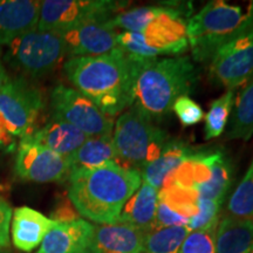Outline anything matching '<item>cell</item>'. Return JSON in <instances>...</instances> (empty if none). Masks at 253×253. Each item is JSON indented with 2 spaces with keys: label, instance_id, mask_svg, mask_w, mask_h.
<instances>
[{
  "label": "cell",
  "instance_id": "1",
  "mask_svg": "<svg viewBox=\"0 0 253 253\" xmlns=\"http://www.w3.org/2000/svg\"><path fill=\"white\" fill-rule=\"evenodd\" d=\"M142 66L118 47L108 54L69 58L63 69L77 90L114 118L134 103L135 82Z\"/></svg>",
  "mask_w": 253,
  "mask_h": 253
},
{
  "label": "cell",
  "instance_id": "2",
  "mask_svg": "<svg viewBox=\"0 0 253 253\" xmlns=\"http://www.w3.org/2000/svg\"><path fill=\"white\" fill-rule=\"evenodd\" d=\"M142 177L118 163L69 175L67 195L80 216L99 224L119 220L123 205L140 188Z\"/></svg>",
  "mask_w": 253,
  "mask_h": 253
},
{
  "label": "cell",
  "instance_id": "3",
  "mask_svg": "<svg viewBox=\"0 0 253 253\" xmlns=\"http://www.w3.org/2000/svg\"><path fill=\"white\" fill-rule=\"evenodd\" d=\"M198 80V69L189 56L155 59L138 71L132 106L154 121L161 120L178 97L194 93Z\"/></svg>",
  "mask_w": 253,
  "mask_h": 253
},
{
  "label": "cell",
  "instance_id": "4",
  "mask_svg": "<svg viewBox=\"0 0 253 253\" xmlns=\"http://www.w3.org/2000/svg\"><path fill=\"white\" fill-rule=\"evenodd\" d=\"M253 26V1L244 7L223 0L204 6L186 21V36L192 58L210 62L214 53Z\"/></svg>",
  "mask_w": 253,
  "mask_h": 253
},
{
  "label": "cell",
  "instance_id": "5",
  "mask_svg": "<svg viewBox=\"0 0 253 253\" xmlns=\"http://www.w3.org/2000/svg\"><path fill=\"white\" fill-rule=\"evenodd\" d=\"M112 137L120 166L140 175L145 167L160 157L170 141L167 131L135 106L119 116Z\"/></svg>",
  "mask_w": 253,
  "mask_h": 253
},
{
  "label": "cell",
  "instance_id": "6",
  "mask_svg": "<svg viewBox=\"0 0 253 253\" xmlns=\"http://www.w3.org/2000/svg\"><path fill=\"white\" fill-rule=\"evenodd\" d=\"M66 55L61 34L36 30L9 42L4 60L18 72L39 78L54 71Z\"/></svg>",
  "mask_w": 253,
  "mask_h": 253
},
{
  "label": "cell",
  "instance_id": "7",
  "mask_svg": "<svg viewBox=\"0 0 253 253\" xmlns=\"http://www.w3.org/2000/svg\"><path fill=\"white\" fill-rule=\"evenodd\" d=\"M114 0H45L41 1L38 31L61 32L88 23H103L128 6Z\"/></svg>",
  "mask_w": 253,
  "mask_h": 253
},
{
  "label": "cell",
  "instance_id": "8",
  "mask_svg": "<svg viewBox=\"0 0 253 253\" xmlns=\"http://www.w3.org/2000/svg\"><path fill=\"white\" fill-rule=\"evenodd\" d=\"M53 118L80 129L89 137L112 136L114 120L74 88L59 84L50 94Z\"/></svg>",
  "mask_w": 253,
  "mask_h": 253
},
{
  "label": "cell",
  "instance_id": "9",
  "mask_svg": "<svg viewBox=\"0 0 253 253\" xmlns=\"http://www.w3.org/2000/svg\"><path fill=\"white\" fill-rule=\"evenodd\" d=\"M42 108L40 90L24 78L8 79L0 88V115L9 132L21 140L34 131V125Z\"/></svg>",
  "mask_w": 253,
  "mask_h": 253
},
{
  "label": "cell",
  "instance_id": "10",
  "mask_svg": "<svg viewBox=\"0 0 253 253\" xmlns=\"http://www.w3.org/2000/svg\"><path fill=\"white\" fill-rule=\"evenodd\" d=\"M211 79L235 90L253 78V26L221 46L210 60Z\"/></svg>",
  "mask_w": 253,
  "mask_h": 253
},
{
  "label": "cell",
  "instance_id": "11",
  "mask_svg": "<svg viewBox=\"0 0 253 253\" xmlns=\"http://www.w3.org/2000/svg\"><path fill=\"white\" fill-rule=\"evenodd\" d=\"M14 169L21 179L36 183L68 181L72 171L68 157L27 142H20Z\"/></svg>",
  "mask_w": 253,
  "mask_h": 253
},
{
  "label": "cell",
  "instance_id": "12",
  "mask_svg": "<svg viewBox=\"0 0 253 253\" xmlns=\"http://www.w3.org/2000/svg\"><path fill=\"white\" fill-rule=\"evenodd\" d=\"M147 45L158 55H173L185 52L189 47L186 36V20L182 9L173 5L163 6L160 14L141 32Z\"/></svg>",
  "mask_w": 253,
  "mask_h": 253
},
{
  "label": "cell",
  "instance_id": "13",
  "mask_svg": "<svg viewBox=\"0 0 253 253\" xmlns=\"http://www.w3.org/2000/svg\"><path fill=\"white\" fill-rule=\"evenodd\" d=\"M60 34L71 58L103 55L118 48V31L110 28L107 21L84 24Z\"/></svg>",
  "mask_w": 253,
  "mask_h": 253
},
{
  "label": "cell",
  "instance_id": "14",
  "mask_svg": "<svg viewBox=\"0 0 253 253\" xmlns=\"http://www.w3.org/2000/svg\"><path fill=\"white\" fill-rule=\"evenodd\" d=\"M145 231L126 221L94 226L89 245L95 253H142Z\"/></svg>",
  "mask_w": 253,
  "mask_h": 253
},
{
  "label": "cell",
  "instance_id": "15",
  "mask_svg": "<svg viewBox=\"0 0 253 253\" xmlns=\"http://www.w3.org/2000/svg\"><path fill=\"white\" fill-rule=\"evenodd\" d=\"M40 7L37 0H0V46L36 31Z\"/></svg>",
  "mask_w": 253,
  "mask_h": 253
},
{
  "label": "cell",
  "instance_id": "16",
  "mask_svg": "<svg viewBox=\"0 0 253 253\" xmlns=\"http://www.w3.org/2000/svg\"><path fill=\"white\" fill-rule=\"evenodd\" d=\"M87 136L80 129L59 120H53L42 128L37 129L31 135L24 137L21 142L33 143L47 148L61 156L69 157L86 142Z\"/></svg>",
  "mask_w": 253,
  "mask_h": 253
},
{
  "label": "cell",
  "instance_id": "17",
  "mask_svg": "<svg viewBox=\"0 0 253 253\" xmlns=\"http://www.w3.org/2000/svg\"><path fill=\"white\" fill-rule=\"evenodd\" d=\"M94 225L80 219L56 224L47 233L37 253H84L89 245Z\"/></svg>",
  "mask_w": 253,
  "mask_h": 253
},
{
  "label": "cell",
  "instance_id": "18",
  "mask_svg": "<svg viewBox=\"0 0 253 253\" xmlns=\"http://www.w3.org/2000/svg\"><path fill=\"white\" fill-rule=\"evenodd\" d=\"M56 224L50 218L28 207L14 210L12 219V240L20 251L31 252L37 249L47 233Z\"/></svg>",
  "mask_w": 253,
  "mask_h": 253
},
{
  "label": "cell",
  "instance_id": "19",
  "mask_svg": "<svg viewBox=\"0 0 253 253\" xmlns=\"http://www.w3.org/2000/svg\"><path fill=\"white\" fill-rule=\"evenodd\" d=\"M205 158L210 166L211 176L207 183L196 189L198 198L223 205L232 185L235 167L231 158L223 150L205 151Z\"/></svg>",
  "mask_w": 253,
  "mask_h": 253
},
{
  "label": "cell",
  "instance_id": "20",
  "mask_svg": "<svg viewBox=\"0 0 253 253\" xmlns=\"http://www.w3.org/2000/svg\"><path fill=\"white\" fill-rule=\"evenodd\" d=\"M253 249V219L225 214L216 229V253H250Z\"/></svg>",
  "mask_w": 253,
  "mask_h": 253
},
{
  "label": "cell",
  "instance_id": "21",
  "mask_svg": "<svg viewBox=\"0 0 253 253\" xmlns=\"http://www.w3.org/2000/svg\"><path fill=\"white\" fill-rule=\"evenodd\" d=\"M158 190L142 181L140 188L123 205L119 220L140 227L145 232L154 227L158 202Z\"/></svg>",
  "mask_w": 253,
  "mask_h": 253
},
{
  "label": "cell",
  "instance_id": "22",
  "mask_svg": "<svg viewBox=\"0 0 253 253\" xmlns=\"http://www.w3.org/2000/svg\"><path fill=\"white\" fill-rule=\"evenodd\" d=\"M195 151L188 144L182 141L170 140L168 142L160 157L149 166L145 167L141 172L142 181L160 190L162 188L164 181L169 175L181 166L182 162L191 156Z\"/></svg>",
  "mask_w": 253,
  "mask_h": 253
},
{
  "label": "cell",
  "instance_id": "23",
  "mask_svg": "<svg viewBox=\"0 0 253 253\" xmlns=\"http://www.w3.org/2000/svg\"><path fill=\"white\" fill-rule=\"evenodd\" d=\"M68 158L71 161V173L95 169L110 163L119 164L112 136L89 137Z\"/></svg>",
  "mask_w": 253,
  "mask_h": 253
},
{
  "label": "cell",
  "instance_id": "24",
  "mask_svg": "<svg viewBox=\"0 0 253 253\" xmlns=\"http://www.w3.org/2000/svg\"><path fill=\"white\" fill-rule=\"evenodd\" d=\"M226 140L249 141L253 136V78L235 97Z\"/></svg>",
  "mask_w": 253,
  "mask_h": 253
},
{
  "label": "cell",
  "instance_id": "25",
  "mask_svg": "<svg viewBox=\"0 0 253 253\" xmlns=\"http://www.w3.org/2000/svg\"><path fill=\"white\" fill-rule=\"evenodd\" d=\"M190 232L186 226H171L145 233L142 253H179Z\"/></svg>",
  "mask_w": 253,
  "mask_h": 253
},
{
  "label": "cell",
  "instance_id": "26",
  "mask_svg": "<svg viewBox=\"0 0 253 253\" xmlns=\"http://www.w3.org/2000/svg\"><path fill=\"white\" fill-rule=\"evenodd\" d=\"M157 199L181 214L186 219H191L198 212V194L196 190L182 189L172 184H164L158 190Z\"/></svg>",
  "mask_w": 253,
  "mask_h": 253
},
{
  "label": "cell",
  "instance_id": "27",
  "mask_svg": "<svg viewBox=\"0 0 253 253\" xmlns=\"http://www.w3.org/2000/svg\"><path fill=\"white\" fill-rule=\"evenodd\" d=\"M227 216L238 219H253V157L246 173L230 196Z\"/></svg>",
  "mask_w": 253,
  "mask_h": 253
},
{
  "label": "cell",
  "instance_id": "28",
  "mask_svg": "<svg viewBox=\"0 0 253 253\" xmlns=\"http://www.w3.org/2000/svg\"><path fill=\"white\" fill-rule=\"evenodd\" d=\"M235 90H226L221 96L212 101L205 115V140L217 138L225 130L235 102Z\"/></svg>",
  "mask_w": 253,
  "mask_h": 253
},
{
  "label": "cell",
  "instance_id": "29",
  "mask_svg": "<svg viewBox=\"0 0 253 253\" xmlns=\"http://www.w3.org/2000/svg\"><path fill=\"white\" fill-rule=\"evenodd\" d=\"M163 6H142L135 7L128 11L120 12L115 17L109 19L107 25L113 30L118 31L119 28L125 32H135L141 33L144 27L150 23L157 14L161 13Z\"/></svg>",
  "mask_w": 253,
  "mask_h": 253
},
{
  "label": "cell",
  "instance_id": "30",
  "mask_svg": "<svg viewBox=\"0 0 253 253\" xmlns=\"http://www.w3.org/2000/svg\"><path fill=\"white\" fill-rule=\"evenodd\" d=\"M118 47L132 61L140 63V65H145V63L160 58L158 53L147 45L141 33L121 32L118 36Z\"/></svg>",
  "mask_w": 253,
  "mask_h": 253
},
{
  "label": "cell",
  "instance_id": "31",
  "mask_svg": "<svg viewBox=\"0 0 253 253\" xmlns=\"http://www.w3.org/2000/svg\"><path fill=\"white\" fill-rule=\"evenodd\" d=\"M217 226L190 231L179 253H216Z\"/></svg>",
  "mask_w": 253,
  "mask_h": 253
},
{
  "label": "cell",
  "instance_id": "32",
  "mask_svg": "<svg viewBox=\"0 0 253 253\" xmlns=\"http://www.w3.org/2000/svg\"><path fill=\"white\" fill-rule=\"evenodd\" d=\"M220 209L221 204L219 203L198 198V212L189 220L186 227L189 231H196L217 226L219 221Z\"/></svg>",
  "mask_w": 253,
  "mask_h": 253
},
{
  "label": "cell",
  "instance_id": "33",
  "mask_svg": "<svg viewBox=\"0 0 253 253\" xmlns=\"http://www.w3.org/2000/svg\"><path fill=\"white\" fill-rule=\"evenodd\" d=\"M172 110L183 126H195L204 119L202 107L190 96L178 97L172 104Z\"/></svg>",
  "mask_w": 253,
  "mask_h": 253
},
{
  "label": "cell",
  "instance_id": "34",
  "mask_svg": "<svg viewBox=\"0 0 253 253\" xmlns=\"http://www.w3.org/2000/svg\"><path fill=\"white\" fill-rule=\"evenodd\" d=\"M189 223V219L182 217L181 214L176 213L167 204L162 202H157L156 216H155L154 227L153 230L164 229V227L171 226H186Z\"/></svg>",
  "mask_w": 253,
  "mask_h": 253
},
{
  "label": "cell",
  "instance_id": "35",
  "mask_svg": "<svg viewBox=\"0 0 253 253\" xmlns=\"http://www.w3.org/2000/svg\"><path fill=\"white\" fill-rule=\"evenodd\" d=\"M50 219L55 223H69V221H74L80 219V214L78 210L75 209L74 204L69 199L68 195L59 196L58 201L55 202L54 208H53L52 213H50Z\"/></svg>",
  "mask_w": 253,
  "mask_h": 253
},
{
  "label": "cell",
  "instance_id": "36",
  "mask_svg": "<svg viewBox=\"0 0 253 253\" xmlns=\"http://www.w3.org/2000/svg\"><path fill=\"white\" fill-rule=\"evenodd\" d=\"M12 219V209L0 196V251L9 244V224Z\"/></svg>",
  "mask_w": 253,
  "mask_h": 253
},
{
  "label": "cell",
  "instance_id": "37",
  "mask_svg": "<svg viewBox=\"0 0 253 253\" xmlns=\"http://www.w3.org/2000/svg\"><path fill=\"white\" fill-rule=\"evenodd\" d=\"M14 136L9 132L7 126L0 115V150L11 151L14 147Z\"/></svg>",
  "mask_w": 253,
  "mask_h": 253
},
{
  "label": "cell",
  "instance_id": "38",
  "mask_svg": "<svg viewBox=\"0 0 253 253\" xmlns=\"http://www.w3.org/2000/svg\"><path fill=\"white\" fill-rule=\"evenodd\" d=\"M8 75H7V72H6V69L4 67V63L1 61V46H0V88H1L6 82L8 81Z\"/></svg>",
  "mask_w": 253,
  "mask_h": 253
},
{
  "label": "cell",
  "instance_id": "39",
  "mask_svg": "<svg viewBox=\"0 0 253 253\" xmlns=\"http://www.w3.org/2000/svg\"><path fill=\"white\" fill-rule=\"evenodd\" d=\"M84 253H95V252H93V251H90V250L89 249H86V250H84Z\"/></svg>",
  "mask_w": 253,
  "mask_h": 253
},
{
  "label": "cell",
  "instance_id": "40",
  "mask_svg": "<svg viewBox=\"0 0 253 253\" xmlns=\"http://www.w3.org/2000/svg\"><path fill=\"white\" fill-rule=\"evenodd\" d=\"M250 253H253V249H252V251H251V252H250Z\"/></svg>",
  "mask_w": 253,
  "mask_h": 253
}]
</instances>
